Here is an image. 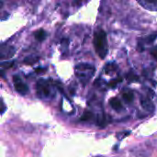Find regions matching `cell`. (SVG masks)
<instances>
[{
	"label": "cell",
	"instance_id": "1",
	"mask_svg": "<svg viewBox=\"0 0 157 157\" xmlns=\"http://www.w3.org/2000/svg\"><path fill=\"white\" fill-rule=\"evenodd\" d=\"M94 47L98 55L104 59L109 52V45L107 40V34L103 29H98L94 34Z\"/></svg>",
	"mask_w": 157,
	"mask_h": 157
},
{
	"label": "cell",
	"instance_id": "2",
	"mask_svg": "<svg viewBox=\"0 0 157 157\" xmlns=\"http://www.w3.org/2000/svg\"><path fill=\"white\" fill-rule=\"evenodd\" d=\"M95 72H96L95 66L86 63H78L75 67V75L83 85H86L89 82V80L94 76Z\"/></svg>",
	"mask_w": 157,
	"mask_h": 157
},
{
	"label": "cell",
	"instance_id": "3",
	"mask_svg": "<svg viewBox=\"0 0 157 157\" xmlns=\"http://www.w3.org/2000/svg\"><path fill=\"white\" fill-rule=\"evenodd\" d=\"M36 92L38 97L40 98H51L54 95L53 88L51 82L44 79H40L37 82Z\"/></svg>",
	"mask_w": 157,
	"mask_h": 157
},
{
	"label": "cell",
	"instance_id": "4",
	"mask_svg": "<svg viewBox=\"0 0 157 157\" xmlns=\"http://www.w3.org/2000/svg\"><path fill=\"white\" fill-rule=\"evenodd\" d=\"M13 81H14V86H15V89L16 91L20 94V95H26L29 92V86L22 82V80L20 79V77L18 75H15L13 76Z\"/></svg>",
	"mask_w": 157,
	"mask_h": 157
},
{
	"label": "cell",
	"instance_id": "5",
	"mask_svg": "<svg viewBox=\"0 0 157 157\" xmlns=\"http://www.w3.org/2000/svg\"><path fill=\"white\" fill-rule=\"evenodd\" d=\"M15 52H16V50H15L14 47H12V46H5V45H2L1 51H0V58H1L2 60L12 58V57L14 56Z\"/></svg>",
	"mask_w": 157,
	"mask_h": 157
},
{
	"label": "cell",
	"instance_id": "6",
	"mask_svg": "<svg viewBox=\"0 0 157 157\" xmlns=\"http://www.w3.org/2000/svg\"><path fill=\"white\" fill-rule=\"evenodd\" d=\"M138 3L145 9L157 11V0H137Z\"/></svg>",
	"mask_w": 157,
	"mask_h": 157
},
{
	"label": "cell",
	"instance_id": "7",
	"mask_svg": "<svg viewBox=\"0 0 157 157\" xmlns=\"http://www.w3.org/2000/svg\"><path fill=\"white\" fill-rule=\"evenodd\" d=\"M141 104H142V107L144 108V109H145L146 111L151 112V113L155 111V105L153 104V102L149 98H142Z\"/></svg>",
	"mask_w": 157,
	"mask_h": 157
},
{
	"label": "cell",
	"instance_id": "8",
	"mask_svg": "<svg viewBox=\"0 0 157 157\" xmlns=\"http://www.w3.org/2000/svg\"><path fill=\"white\" fill-rule=\"evenodd\" d=\"M109 105L111 106V108L116 110V111H121L123 109V106L122 103L120 99H118L117 98H113L109 100Z\"/></svg>",
	"mask_w": 157,
	"mask_h": 157
},
{
	"label": "cell",
	"instance_id": "9",
	"mask_svg": "<svg viewBox=\"0 0 157 157\" xmlns=\"http://www.w3.org/2000/svg\"><path fill=\"white\" fill-rule=\"evenodd\" d=\"M156 38H157V32H155V33H153V34H151V35L147 36L146 38H144V40H142L139 42V46L141 47V46H143V45H144V44H151V43H153V42L156 40Z\"/></svg>",
	"mask_w": 157,
	"mask_h": 157
},
{
	"label": "cell",
	"instance_id": "10",
	"mask_svg": "<svg viewBox=\"0 0 157 157\" xmlns=\"http://www.w3.org/2000/svg\"><path fill=\"white\" fill-rule=\"evenodd\" d=\"M122 98L126 103H132L134 99V94L132 90H125L122 93Z\"/></svg>",
	"mask_w": 157,
	"mask_h": 157
},
{
	"label": "cell",
	"instance_id": "11",
	"mask_svg": "<svg viewBox=\"0 0 157 157\" xmlns=\"http://www.w3.org/2000/svg\"><path fill=\"white\" fill-rule=\"evenodd\" d=\"M34 36H35V39L38 41H43L46 39V37H47V33L43 29H39L37 32L34 33Z\"/></svg>",
	"mask_w": 157,
	"mask_h": 157
},
{
	"label": "cell",
	"instance_id": "12",
	"mask_svg": "<svg viewBox=\"0 0 157 157\" xmlns=\"http://www.w3.org/2000/svg\"><path fill=\"white\" fill-rule=\"evenodd\" d=\"M117 69H118V66H117L116 63H108V64L106 65V67H105V73H106L107 75H109V74H111V73L116 72Z\"/></svg>",
	"mask_w": 157,
	"mask_h": 157
},
{
	"label": "cell",
	"instance_id": "13",
	"mask_svg": "<svg viewBox=\"0 0 157 157\" xmlns=\"http://www.w3.org/2000/svg\"><path fill=\"white\" fill-rule=\"evenodd\" d=\"M39 61V58L37 56H29V57H26L25 60H24V63L26 64H29V65H32L34 64L36 62Z\"/></svg>",
	"mask_w": 157,
	"mask_h": 157
},
{
	"label": "cell",
	"instance_id": "14",
	"mask_svg": "<svg viewBox=\"0 0 157 157\" xmlns=\"http://www.w3.org/2000/svg\"><path fill=\"white\" fill-rule=\"evenodd\" d=\"M126 78H127V80L129 82H136V81H138V76L134 73H132V72H130L127 75Z\"/></svg>",
	"mask_w": 157,
	"mask_h": 157
},
{
	"label": "cell",
	"instance_id": "15",
	"mask_svg": "<svg viewBox=\"0 0 157 157\" xmlns=\"http://www.w3.org/2000/svg\"><path fill=\"white\" fill-rule=\"evenodd\" d=\"M92 117H93V114H92V112L91 111H85L84 112V114H83V116L81 117V121H89V120H91L92 119Z\"/></svg>",
	"mask_w": 157,
	"mask_h": 157
},
{
	"label": "cell",
	"instance_id": "16",
	"mask_svg": "<svg viewBox=\"0 0 157 157\" xmlns=\"http://www.w3.org/2000/svg\"><path fill=\"white\" fill-rule=\"evenodd\" d=\"M98 124L100 126V127H104L106 125V119L104 117V115H99L98 117Z\"/></svg>",
	"mask_w": 157,
	"mask_h": 157
},
{
	"label": "cell",
	"instance_id": "17",
	"mask_svg": "<svg viewBox=\"0 0 157 157\" xmlns=\"http://www.w3.org/2000/svg\"><path fill=\"white\" fill-rule=\"evenodd\" d=\"M121 81H122V78H121V77H119V78L113 79L112 81H110V82H109V86L110 87L114 88V87H116V86H117V85H118L119 83H121Z\"/></svg>",
	"mask_w": 157,
	"mask_h": 157
},
{
	"label": "cell",
	"instance_id": "18",
	"mask_svg": "<svg viewBox=\"0 0 157 157\" xmlns=\"http://www.w3.org/2000/svg\"><path fill=\"white\" fill-rule=\"evenodd\" d=\"M14 64V62H3L2 63H1V67H2V69H4V68H10L12 65Z\"/></svg>",
	"mask_w": 157,
	"mask_h": 157
},
{
	"label": "cell",
	"instance_id": "19",
	"mask_svg": "<svg viewBox=\"0 0 157 157\" xmlns=\"http://www.w3.org/2000/svg\"><path fill=\"white\" fill-rule=\"evenodd\" d=\"M150 53H151V55H152V56L157 61V46L152 48V49L150 50Z\"/></svg>",
	"mask_w": 157,
	"mask_h": 157
},
{
	"label": "cell",
	"instance_id": "20",
	"mask_svg": "<svg viewBox=\"0 0 157 157\" xmlns=\"http://www.w3.org/2000/svg\"><path fill=\"white\" fill-rule=\"evenodd\" d=\"M87 1H89V0H75V4L76 6H82L83 4H85V3L87 2Z\"/></svg>",
	"mask_w": 157,
	"mask_h": 157
},
{
	"label": "cell",
	"instance_id": "21",
	"mask_svg": "<svg viewBox=\"0 0 157 157\" xmlns=\"http://www.w3.org/2000/svg\"><path fill=\"white\" fill-rule=\"evenodd\" d=\"M5 109H6V108H5V104H4V102L2 101V110H1V113H2V114L4 113Z\"/></svg>",
	"mask_w": 157,
	"mask_h": 157
},
{
	"label": "cell",
	"instance_id": "22",
	"mask_svg": "<svg viewBox=\"0 0 157 157\" xmlns=\"http://www.w3.org/2000/svg\"><path fill=\"white\" fill-rule=\"evenodd\" d=\"M45 69H43V68H39V69H37L36 70V72H40V71H44Z\"/></svg>",
	"mask_w": 157,
	"mask_h": 157
}]
</instances>
